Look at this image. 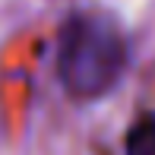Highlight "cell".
Instances as JSON below:
<instances>
[{
	"label": "cell",
	"mask_w": 155,
	"mask_h": 155,
	"mask_svg": "<svg viewBox=\"0 0 155 155\" xmlns=\"http://www.w3.org/2000/svg\"><path fill=\"white\" fill-rule=\"evenodd\" d=\"M127 155H155V114H143L130 127Z\"/></svg>",
	"instance_id": "obj_2"
},
{
	"label": "cell",
	"mask_w": 155,
	"mask_h": 155,
	"mask_svg": "<svg viewBox=\"0 0 155 155\" xmlns=\"http://www.w3.org/2000/svg\"><path fill=\"white\" fill-rule=\"evenodd\" d=\"M127 67V41L104 13H73L60 29L57 76L73 98L92 101L117 86Z\"/></svg>",
	"instance_id": "obj_1"
}]
</instances>
